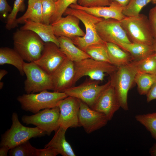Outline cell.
<instances>
[{
  "mask_svg": "<svg viewBox=\"0 0 156 156\" xmlns=\"http://www.w3.org/2000/svg\"><path fill=\"white\" fill-rule=\"evenodd\" d=\"M14 49L23 60L34 62L40 57L45 42L34 31L17 29L13 34Z\"/></svg>",
  "mask_w": 156,
  "mask_h": 156,
  "instance_id": "obj_1",
  "label": "cell"
},
{
  "mask_svg": "<svg viewBox=\"0 0 156 156\" xmlns=\"http://www.w3.org/2000/svg\"><path fill=\"white\" fill-rule=\"evenodd\" d=\"M74 15L80 20L86 29L85 35L83 37L77 36L70 39L78 47L83 50L91 45L97 43H105L99 36L96 29V25L103 18L95 16L83 10L68 7L63 15Z\"/></svg>",
  "mask_w": 156,
  "mask_h": 156,
  "instance_id": "obj_2",
  "label": "cell"
},
{
  "mask_svg": "<svg viewBox=\"0 0 156 156\" xmlns=\"http://www.w3.org/2000/svg\"><path fill=\"white\" fill-rule=\"evenodd\" d=\"M67 96L65 92H49L46 90L38 94H24L18 96L17 99L22 109L36 114L42 109L57 106L59 102Z\"/></svg>",
  "mask_w": 156,
  "mask_h": 156,
  "instance_id": "obj_3",
  "label": "cell"
},
{
  "mask_svg": "<svg viewBox=\"0 0 156 156\" xmlns=\"http://www.w3.org/2000/svg\"><path fill=\"white\" fill-rule=\"evenodd\" d=\"M12 121L10 128L1 135L0 146H5L10 149L32 138L43 136L46 134L45 132L37 127H30L23 125L16 113H12Z\"/></svg>",
  "mask_w": 156,
  "mask_h": 156,
  "instance_id": "obj_4",
  "label": "cell"
},
{
  "mask_svg": "<svg viewBox=\"0 0 156 156\" xmlns=\"http://www.w3.org/2000/svg\"><path fill=\"white\" fill-rule=\"evenodd\" d=\"M137 71L133 61L118 68L109 75L111 84L113 86L120 107L127 111L129 110L127 96L129 90L134 82Z\"/></svg>",
  "mask_w": 156,
  "mask_h": 156,
  "instance_id": "obj_5",
  "label": "cell"
},
{
  "mask_svg": "<svg viewBox=\"0 0 156 156\" xmlns=\"http://www.w3.org/2000/svg\"><path fill=\"white\" fill-rule=\"evenodd\" d=\"M121 25L130 41L132 43L153 44L152 35L148 18L140 14L133 17H125L120 21Z\"/></svg>",
  "mask_w": 156,
  "mask_h": 156,
  "instance_id": "obj_6",
  "label": "cell"
},
{
  "mask_svg": "<svg viewBox=\"0 0 156 156\" xmlns=\"http://www.w3.org/2000/svg\"><path fill=\"white\" fill-rule=\"evenodd\" d=\"M74 62L75 70L74 85L82 77L86 76L93 80L103 81L106 74L110 75L118 69L110 63L96 61L91 58Z\"/></svg>",
  "mask_w": 156,
  "mask_h": 156,
  "instance_id": "obj_7",
  "label": "cell"
},
{
  "mask_svg": "<svg viewBox=\"0 0 156 156\" xmlns=\"http://www.w3.org/2000/svg\"><path fill=\"white\" fill-rule=\"evenodd\" d=\"M23 70L26 77L24 83V89L27 94L53 90L51 75L34 62H25Z\"/></svg>",
  "mask_w": 156,
  "mask_h": 156,
  "instance_id": "obj_8",
  "label": "cell"
},
{
  "mask_svg": "<svg viewBox=\"0 0 156 156\" xmlns=\"http://www.w3.org/2000/svg\"><path fill=\"white\" fill-rule=\"evenodd\" d=\"M100 81L89 78L79 85L73 86L64 92L67 96L80 99L92 109L100 94L111 83L110 80L105 84L100 85Z\"/></svg>",
  "mask_w": 156,
  "mask_h": 156,
  "instance_id": "obj_9",
  "label": "cell"
},
{
  "mask_svg": "<svg viewBox=\"0 0 156 156\" xmlns=\"http://www.w3.org/2000/svg\"><path fill=\"white\" fill-rule=\"evenodd\" d=\"M60 109L58 106L49 109H46L35 114L24 115L21 120L27 125L35 126L50 135L53 131H56L59 128V120Z\"/></svg>",
  "mask_w": 156,
  "mask_h": 156,
  "instance_id": "obj_10",
  "label": "cell"
},
{
  "mask_svg": "<svg viewBox=\"0 0 156 156\" xmlns=\"http://www.w3.org/2000/svg\"><path fill=\"white\" fill-rule=\"evenodd\" d=\"M96 27L99 36L106 42H132L122 27L120 21L112 18L103 19L96 24Z\"/></svg>",
  "mask_w": 156,
  "mask_h": 156,
  "instance_id": "obj_11",
  "label": "cell"
},
{
  "mask_svg": "<svg viewBox=\"0 0 156 156\" xmlns=\"http://www.w3.org/2000/svg\"><path fill=\"white\" fill-rule=\"evenodd\" d=\"M57 106L60 109L59 120L60 127L67 130L69 128L80 127L78 120L80 99L73 96H68L60 101Z\"/></svg>",
  "mask_w": 156,
  "mask_h": 156,
  "instance_id": "obj_12",
  "label": "cell"
},
{
  "mask_svg": "<svg viewBox=\"0 0 156 156\" xmlns=\"http://www.w3.org/2000/svg\"><path fill=\"white\" fill-rule=\"evenodd\" d=\"M78 120L80 126L88 134L105 126L109 121L104 114L92 109L81 100Z\"/></svg>",
  "mask_w": 156,
  "mask_h": 156,
  "instance_id": "obj_13",
  "label": "cell"
},
{
  "mask_svg": "<svg viewBox=\"0 0 156 156\" xmlns=\"http://www.w3.org/2000/svg\"><path fill=\"white\" fill-rule=\"evenodd\" d=\"M66 58L65 55L56 44L47 42H45L40 57L34 62L52 75Z\"/></svg>",
  "mask_w": 156,
  "mask_h": 156,
  "instance_id": "obj_14",
  "label": "cell"
},
{
  "mask_svg": "<svg viewBox=\"0 0 156 156\" xmlns=\"http://www.w3.org/2000/svg\"><path fill=\"white\" fill-rule=\"evenodd\" d=\"M75 75L74 62L66 57L51 75L53 91L64 92L73 86Z\"/></svg>",
  "mask_w": 156,
  "mask_h": 156,
  "instance_id": "obj_15",
  "label": "cell"
},
{
  "mask_svg": "<svg viewBox=\"0 0 156 156\" xmlns=\"http://www.w3.org/2000/svg\"><path fill=\"white\" fill-rule=\"evenodd\" d=\"M120 107L114 88L111 83L100 94L92 109L103 114L110 121Z\"/></svg>",
  "mask_w": 156,
  "mask_h": 156,
  "instance_id": "obj_16",
  "label": "cell"
},
{
  "mask_svg": "<svg viewBox=\"0 0 156 156\" xmlns=\"http://www.w3.org/2000/svg\"><path fill=\"white\" fill-rule=\"evenodd\" d=\"M79 20L76 16L69 14L65 17H61L51 24L57 37L64 36L71 39L75 37H83L85 35L79 26Z\"/></svg>",
  "mask_w": 156,
  "mask_h": 156,
  "instance_id": "obj_17",
  "label": "cell"
},
{
  "mask_svg": "<svg viewBox=\"0 0 156 156\" xmlns=\"http://www.w3.org/2000/svg\"><path fill=\"white\" fill-rule=\"evenodd\" d=\"M69 7L83 10L95 16L105 19L112 18L120 21L126 17L122 13L123 7L113 1L108 6L88 8L82 7L77 4H72Z\"/></svg>",
  "mask_w": 156,
  "mask_h": 156,
  "instance_id": "obj_18",
  "label": "cell"
},
{
  "mask_svg": "<svg viewBox=\"0 0 156 156\" xmlns=\"http://www.w3.org/2000/svg\"><path fill=\"white\" fill-rule=\"evenodd\" d=\"M24 23L20 29L32 31L37 34L44 42H52L59 47L58 37L55 35L51 24L35 22L28 20L25 21Z\"/></svg>",
  "mask_w": 156,
  "mask_h": 156,
  "instance_id": "obj_19",
  "label": "cell"
},
{
  "mask_svg": "<svg viewBox=\"0 0 156 156\" xmlns=\"http://www.w3.org/2000/svg\"><path fill=\"white\" fill-rule=\"evenodd\" d=\"M67 129L60 127L55 131L51 140L44 146V148L51 147L56 149L59 154L63 156H75L76 155L70 144L65 138Z\"/></svg>",
  "mask_w": 156,
  "mask_h": 156,
  "instance_id": "obj_20",
  "label": "cell"
},
{
  "mask_svg": "<svg viewBox=\"0 0 156 156\" xmlns=\"http://www.w3.org/2000/svg\"><path fill=\"white\" fill-rule=\"evenodd\" d=\"M58 38L59 48L66 57L71 61L76 62L91 58L85 51L76 46L70 38L64 36L59 37Z\"/></svg>",
  "mask_w": 156,
  "mask_h": 156,
  "instance_id": "obj_21",
  "label": "cell"
},
{
  "mask_svg": "<svg viewBox=\"0 0 156 156\" xmlns=\"http://www.w3.org/2000/svg\"><path fill=\"white\" fill-rule=\"evenodd\" d=\"M115 44L131 56L133 61L143 59L155 53L153 44H146L131 42L127 43L117 41Z\"/></svg>",
  "mask_w": 156,
  "mask_h": 156,
  "instance_id": "obj_22",
  "label": "cell"
},
{
  "mask_svg": "<svg viewBox=\"0 0 156 156\" xmlns=\"http://www.w3.org/2000/svg\"><path fill=\"white\" fill-rule=\"evenodd\" d=\"M106 47L111 64L118 68L133 61L131 55L117 44L107 42Z\"/></svg>",
  "mask_w": 156,
  "mask_h": 156,
  "instance_id": "obj_23",
  "label": "cell"
},
{
  "mask_svg": "<svg viewBox=\"0 0 156 156\" xmlns=\"http://www.w3.org/2000/svg\"><path fill=\"white\" fill-rule=\"evenodd\" d=\"M25 62L20 55L14 49L8 47L0 48V65H12L18 70L20 74L23 76V66Z\"/></svg>",
  "mask_w": 156,
  "mask_h": 156,
  "instance_id": "obj_24",
  "label": "cell"
},
{
  "mask_svg": "<svg viewBox=\"0 0 156 156\" xmlns=\"http://www.w3.org/2000/svg\"><path fill=\"white\" fill-rule=\"evenodd\" d=\"M156 81V75L137 72L134 81L139 94L146 95Z\"/></svg>",
  "mask_w": 156,
  "mask_h": 156,
  "instance_id": "obj_25",
  "label": "cell"
},
{
  "mask_svg": "<svg viewBox=\"0 0 156 156\" xmlns=\"http://www.w3.org/2000/svg\"><path fill=\"white\" fill-rule=\"evenodd\" d=\"M106 43L93 44L89 46L83 51L95 60L111 63L107 51Z\"/></svg>",
  "mask_w": 156,
  "mask_h": 156,
  "instance_id": "obj_26",
  "label": "cell"
},
{
  "mask_svg": "<svg viewBox=\"0 0 156 156\" xmlns=\"http://www.w3.org/2000/svg\"><path fill=\"white\" fill-rule=\"evenodd\" d=\"M133 62L137 72L156 75V55L155 52L143 59Z\"/></svg>",
  "mask_w": 156,
  "mask_h": 156,
  "instance_id": "obj_27",
  "label": "cell"
},
{
  "mask_svg": "<svg viewBox=\"0 0 156 156\" xmlns=\"http://www.w3.org/2000/svg\"><path fill=\"white\" fill-rule=\"evenodd\" d=\"M135 118L145 127L156 141V112L137 115Z\"/></svg>",
  "mask_w": 156,
  "mask_h": 156,
  "instance_id": "obj_28",
  "label": "cell"
},
{
  "mask_svg": "<svg viewBox=\"0 0 156 156\" xmlns=\"http://www.w3.org/2000/svg\"><path fill=\"white\" fill-rule=\"evenodd\" d=\"M152 0H131L129 3L123 7L122 13L126 17L138 16L142 9Z\"/></svg>",
  "mask_w": 156,
  "mask_h": 156,
  "instance_id": "obj_29",
  "label": "cell"
},
{
  "mask_svg": "<svg viewBox=\"0 0 156 156\" xmlns=\"http://www.w3.org/2000/svg\"><path fill=\"white\" fill-rule=\"evenodd\" d=\"M24 1L25 0H15L12 10L7 18L5 26L7 29L10 30L18 26L16 16L19 12H23L25 10Z\"/></svg>",
  "mask_w": 156,
  "mask_h": 156,
  "instance_id": "obj_30",
  "label": "cell"
},
{
  "mask_svg": "<svg viewBox=\"0 0 156 156\" xmlns=\"http://www.w3.org/2000/svg\"><path fill=\"white\" fill-rule=\"evenodd\" d=\"M37 23H43L42 0H36L29 13L25 17L17 19V24L24 23L26 20Z\"/></svg>",
  "mask_w": 156,
  "mask_h": 156,
  "instance_id": "obj_31",
  "label": "cell"
},
{
  "mask_svg": "<svg viewBox=\"0 0 156 156\" xmlns=\"http://www.w3.org/2000/svg\"><path fill=\"white\" fill-rule=\"evenodd\" d=\"M37 150L28 141L10 149L8 153L11 156H36Z\"/></svg>",
  "mask_w": 156,
  "mask_h": 156,
  "instance_id": "obj_32",
  "label": "cell"
},
{
  "mask_svg": "<svg viewBox=\"0 0 156 156\" xmlns=\"http://www.w3.org/2000/svg\"><path fill=\"white\" fill-rule=\"evenodd\" d=\"M78 0H57L56 9L51 20L50 24L58 20L63 15L66 9L73 4H77Z\"/></svg>",
  "mask_w": 156,
  "mask_h": 156,
  "instance_id": "obj_33",
  "label": "cell"
},
{
  "mask_svg": "<svg viewBox=\"0 0 156 156\" xmlns=\"http://www.w3.org/2000/svg\"><path fill=\"white\" fill-rule=\"evenodd\" d=\"M43 22L51 24L52 17L56 9L55 2L52 0H42Z\"/></svg>",
  "mask_w": 156,
  "mask_h": 156,
  "instance_id": "obj_34",
  "label": "cell"
},
{
  "mask_svg": "<svg viewBox=\"0 0 156 156\" xmlns=\"http://www.w3.org/2000/svg\"><path fill=\"white\" fill-rule=\"evenodd\" d=\"M112 0H78V4L83 7L92 8L109 5Z\"/></svg>",
  "mask_w": 156,
  "mask_h": 156,
  "instance_id": "obj_35",
  "label": "cell"
},
{
  "mask_svg": "<svg viewBox=\"0 0 156 156\" xmlns=\"http://www.w3.org/2000/svg\"><path fill=\"white\" fill-rule=\"evenodd\" d=\"M148 19L151 31L153 36L156 40V7L151 8L149 11Z\"/></svg>",
  "mask_w": 156,
  "mask_h": 156,
  "instance_id": "obj_36",
  "label": "cell"
},
{
  "mask_svg": "<svg viewBox=\"0 0 156 156\" xmlns=\"http://www.w3.org/2000/svg\"><path fill=\"white\" fill-rule=\"evenodd\" d=\"M12 8L8 3L7 0H0V16L3 18L7 17Z\"/></svg>",
  "mask_w": 156,
  "mask_h": 156,
  "instance_id": "obj_37",
  "label": "cell"
},
{
  "mask_svg": "<svg viewBox=\"0 0 156 156\" xmlns=\"http://www.w3.org/2000/svg\"><path fill=\"white\" fill-rule=\"evenodd\" d=\"M59 154L57 151L55 149L47 147L43 149H37L36 156H55Z\"/></svg>",
  "mask_w": 156,
  "mask_h": 156,
  "instance_id": "obj_38",
  "label": "cell"
},
{
  "mask_svg": "<svg viewBox=\"0 0 156 156\" xmlns=\"http://www.w3.org/2000/svg\"><path fill=\"white\" fill-rule=\"evenodd\" d=\"M146 95V101L148 103L156 100V81L153 84Z\"/></svg>",
  "mask_w": 156,
  "mask_h": 156,
  "instance_id": "obj_39",
  "label": "cell"
},
{
  "mask_svg": "<svg viewBox=\"0 0 156 156\" xmlns=\"http://www.w3.org/2000/svg\"><path fill=\"white\" fill-rule=\"evenodd\" d=\"M36 0H28L27 10L24 14L20 18H23L25 17L30 12Z\"/></svg>",
  "mask_w": 156,
  "mask_h": 156,
  "instance_id": "obj_40",
  "label": "cell"
},
{
  "mask_svg": "<svg viewBox=\"0 0 156 156\" xmlns=\"http://www.w3.org/2000/svg\"><path fill=\"white\" fill-rule=\"evenodd\" d=\"M0 156H7L9 152L10 149L7 147L5 146H0Z\"/></svg>",
  "mask_w": 156,
  "mask_h": 156,
  "instance_id": "obj_41",
  "label": "cell"
},
{
  "mask_svg": "<svg viewBox=\"0 0 156 156\" xmlns=\"http://www.w3.org/2000/svg\"><path fill=\"white\" fill-rule=\"evenodd\" d=\"M149 153L152 156H156V143L150 148Z\"/></svg>",
  "mask_w": 156,
  "mask_h": 156,
  "instance_id": "obj_42",
  "label": "cell"
},
{
  "mask_svg": "<svg viewBox=\"0 0 156 156\" xmlns=\"http://www.w3.org/2000/svg\"><path fill=\"white\" fill-rule=\"evenodd\" d=\"M115 1L120 4L122 7H124L131 0H112Z\"/></svg>",
  "mask_w": 156,
  "mask_h": 156,
  "instance_id": "obj_43",
  "label": "cell"
},
{
  "mask_svg": "<svg viewBox=\"0 0 156 156\" xmlns=\"http://www.w3.org/2000/svg\"><path fill=\"white\" fill-rule=\"evenodd\" d=\"M8 73L7 71L3 69L0 70V81L2 79L3 77Z\"/></svg>",
  "mask_w": 156,
  "mask_h": 156,
  "instance_id": "obj_44",
  "label": "cell"
},
{
  "mask_svg": "<svg viewBox=\"0 0 156 156\" xmlns=\"http://www.w3.org/2000/svg\"><path fill=\"white\" fill-rule=\"evenodd\" d=\"M153 44L154 48L155 53L156 55V40L155 39Z\"/></svg>",
  "mask_w": 156,
  "mask_h": 156,
  "instance_id": "obj_45",
  "label": "cell"
},
{
  "mask_svg": "<svg viewBox=\"0 0 156 156\" xmlns=\"http://www.w3.org/2000/svg\"><path fill=\"white\" fill-rule=\"evenodd\" d=\"M4 85V83L2 82H0V89L1 90L3 88Z\"/></svg>",
  "mask_w": 156,
  "mask_h": 156,
  "instance_id": "obj_46",
  "label": "cell"
},
{
  "mask_svg": "<svg viewBox=\"0 0 156 156\" xmlns=\"http://www.w3.org/2000/svg\"><path fill=\"white\" fill-rule=\"evenodd\" d=\"M152 2L153 4H156V0H152Z\"/></svg>",
  "mask_w": 156,
  "mask_h": 156,
  "instance_id": "obj_47",
  "label": "cell"
},
{
  "mask_svg": "<svg viewBox=\"0 0 156 156\" xmlns=\"http://www.w3.org/2000/svg\"><path fill=\"white\" fill-rule=\"evenodd\" d=\"M52 0L54 1L55 2H56L57 1V0Z\"/></svg>",
  "mask_w": 156,
  "mask_h": 156,
  "instance_id": "obj_48",
  "label": "cell"
},
{
  "mask_svg": "<svg viewBox=\"0 0 156 156\" xmlns=\"http://www.w3.org/2000/svg\"></svg>",
  "mask_w": 156,
  "mask_h": 156,
  "instance_id": "obj_49",
  "label": "cell"
}]
</instances>
